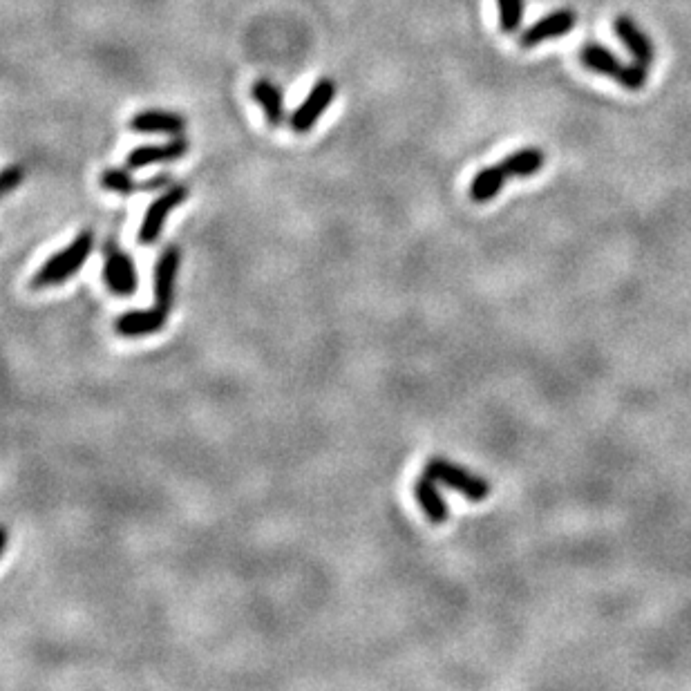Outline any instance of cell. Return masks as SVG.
I'll use <instances>...</instances> for the list:
<instances>
[{
	"label": "cell",
	"instance_id": "obj_1",
	"mask_svg": "<svg viewBox=\"0 0 691 691\" xmlns=\"http://www.w3.org/2000/svg\"><path fill=\"white\" fill-rule=\"evenodd\" d=\"M94 246V233L92 231H81L77 238H74L63 251L54 253L52 258H47L43 267L34 273L32 287L45 289V287H56L63 285L65 280L74 273H79L85 260L90 258Z\"/></svg>",
	"mask_w": 691,
	"mask_h": 691
},
{
	"label": "cell",
	"instance_id": "obj_2",
	"mask_svg": "<svg viewBox=\"0 0 691 691\" xmlns=\"http://www.w3.org/2000/svg\"><path fill=\"white\" fill-rule=\"evenodd\" d=\"M580 59L589 70L615 79L622 88H627V90L638 92L647 85V65H642V63L624 65L618 56L609 52L604 45L586 43L580 52Z\"/></svg>",
	"mask_w": 691,
	"mask_h": 691
},
{
	"label": "cell",
	"instance_id": "obj_3",
	"mask_svg": "<svg viewBox=\"0 0 691 691\" xmlns=\"http://www.w3.org/2000/svg\"><path fill=\"white\" fill-rule=\"evenodd\" d=\"M425 475H430L443 486L457 490L459 495L466 497L468 501H486L490 495V484L484 477H479L475 472L461 468L448 459H430L425 463Z\"/></svg>",
	"mask_w": 691,
	"mask_h": 691
},
{
	"label": "cell",
	"instance_id": "obj_4",
	"mask_svg": "<svg viewBox=\"0 0 691 691\" xmlns=\"http://www.w3.org/2000/svg\"><path fill=\"white\" fill-rule=\"evenodd\" d=\"M336 81L323 77L314 83V88L309 90V94L305 97V101L300 103V106L291 112L289 117V128L296 132V135H307V132L314 130L316 123L320 121V117L325 115L329 110L331 103L336 99Z\"/></svg>",
	"mask_w": 691,
	"mask_h": 691
},
{
	"label": "cell",
	"instance_id": "obj_5",
	"mask_svg": "<svg viewBox=\"0 0 691 691\" xmlns=\"http://www.w3.org/2000/svg\"><path fill=\"white\" fill-rule=\"evenodd\" d=\"M103 282L115 296H132L139 287L135 260L115 242L103 246Z\"/></svg>",
	"mask_w": 691,
	"mask_h": 691
},
{
	"label": "cell",
	"instance_id": "obj_6",
	"mask_svg": "<svg viewBox=\"0 0 691 691\" xmlns=\"http://www.w3.org/2000/svg\"><path fill=\"white\" fill-rule=\"evenodd\" d=\"M186 200H188V186L175 184V186L166 188V191L148 206L144 220H141V226H139V235H137L139 242L141 244H155L159 240V235H162V231H164L170 213H173L175 208L182 206Z\"/></svg>",
	"mask_w": 691,
	"mask_h": 691
},
{
	"label": "cell",
	"instance_id": "obj_7",
	"mask_svg": "<svg viewBox=\"0 0 691 691\" xmlns=\"http://www.w3.org/2000/svg\"><path fill=\"white\" fill-rule=\"evenodd\" d=\"M188 150H191V144H188V139L182 135L168 139L164 141V144L137 146L126 155V168L139 170V168L155 166V164L177 162V159H182Z\"/></svg>",
	"mask_w": 691,
	"mask_h": 691
},
{
	"label": "cell",
	"instance_id": "obj_8",
	"mask_svg": "<svg viewBox=\"0 0 691 691\" xmlns=\"http://www.w3.org/2000/svg\"><path fill=\"white\" fill-rule=\"evenodd\" d=\"M575 23L577 14L573 9H557V12L544 16L542 21L526 27V30L519 34V45H522L524 50H530V47H537L544 41L560 39V36H566L573 30Z\"/></svg>",
	"mask_w": 691,
	"mask_h": 691
},
{
	"label": "cell",
	"instance_id": "obj_9",
	"mask_svg": "<svg viewBox=\"0 0 691 691\" xmlns=\"http://www.w3.org/2000/svg\"><path fill=\"white\" fill-rule=\"evenodd\" d=\"M179 260H182V251L179 246L168 244L166 249L159 253L155 264V305L170 311L175 298V276L179 269Z\"/></svg>",
	"mask_w": 691,
	"mask_h": 691
},
{
	"label": "cell",
	"instance_id": "obj_10",
	"mask_svg": "<svg viewBox=\"0 0 691 691\" xmlns=\"http://www.w3.org/2000/svg\"><path fill=\"white\" fill-rule=\"evenodd\" d=\"M128 128L139 135H182L186 130V119L179 112L170 110H141L132 115Z\"/></svg>",
	"mask_w": 691,
	"mask_h": 691
},
{
	"label": "cell",
	"instance_id": "obj_11",
	"mask_svg": "<svg viewBox=\"0 0 691 691\" xmlns=\"http://www.w3.org/2000/svg\"><path fill=\"white\" fill-rule=\"evenodd\" d=\"M168 323V311L162 307L144 309V311H126L115 320V329L119 336L126 338H141L157 334L159 329H164Z\"/></svg>",
	"mask_w": 691,
	"mask_h": 691
},
{
	"label": "cell",
	"instance_id": "obj_12",
	"mask_svg": "<svg viewBox=\"0 0 691 691\" xmlns=\"http://www.w3.org/2000/svg\"><path fill=\"white\" fill-rule=\"evenodd\" d=\"M251 97L260 106L262 115H264V119H267L271 128H280L282 123H285V119H287L285 97H282V90L278 88L276 83L269 81V79L253 81Z\"/></svg>",
	"mask_w": 691,
	"mask_h": 691
},
{
	"label": "cell",
	"instance_id": "obj_13",
	"mask_svg": "<svg viewBox=\"0 0 691 691\" xmlns=\"http://www.w3.org/2000/svg\"><path fill=\"white\" fill-rule=\"evenodd\" d=\"M437 484L439 481H434L430 475H425L423 472V477L416 479V484H414V497L416 501H419L423 515L428 517L432 524H443V522H448L450 508L439 492Z\"/></svg>",
	"mask_w": 691,
	"mask_h": 691
},
{
	"label": "cell",
	"instance_id": "obj_14",
	"mask_svg": "<svg viewBox=\"0 0 691 691\" xmlns=\"http://www.w3.org/2000/svg\"><path fill=\"white\" fill-rule=\"evenodd\" d=\"M128 170L106 168L101 173V186L106 188V191H110V193H117V195L128 197V195L155 191V188H162V186L168 184V177H155V179H150V182H137V179L132 177Z\"/></svg>",
	"mask_w": 691,
	"mask_h": 691
},
{
	"label": "cell",
	"instance_id": "obj_15",
	"mask_svg": "<svg viewBox=\"0 0 691 691\" xmlns=\"http://www.w3.org/2000/svg\"><path fill=\"white\" fill-rule=\"evenodd\" d=\"M615 34H618V39L633 54V59L649 68L653 63V43L649 36L627 16H620L618 21H615Z\"/></svg>",
	"mask_w": 691,
	"mask_h": 691
},
{
	"label": "cell",
	"instance_id": "obj_16",
	"mask_svg": "<svg viewBox=\"0 0 691 691\" xmlns=\"http://www.w3.org/2000/svg\"><path fill=\"white\" fill-rule=\"evenodd\" d=\"M508 179L510 177L506 175V170L501 164L479 170L470 184V200L475 204H486L490 200H495V197L501 193V188L506 186Z\"/></svg>",
	"mask_w": 691,
	"mask_h": 691
},
{
	"label": "cell",
	"instance_id": "obj_17",
	"mask_svg": "<svg viewBox=\"0 0 691 691\" xmlns=\"http://www.w3.org/2000/svg\"><path fill=\"white\" fill-rule=\"evenodd\" d=\"M544 162H546L544 150L522 148V150H515L513 155H508L504 162H499V164L504 166L506 175L513 179V177H530L539 173V170L544 168Z\"/></svg>",
	"mask_w": 691,
	"mask_h": 691
},
{
	"label": "cell",
	"instance_id": "obj_18",
	"mask_svg": "<svg viewBox=\"0 0 691 691\" xmlns=\"http://www.w3.org/2000/svg\"><path fill=\"white\" fill-rule=\"evenodd\" d=\"M501 32L515 34L524 23V0H497Z\"/></svg>",
	"mask_w": 691,
	"mask_h": 691
},
{
	"label": "cell",
	"instance_id": "obj_19",
	"mask_svg": "<svg viewBox=\"0 0 691 691\" xmlns=\"http://www.w3.org/2000/svg\"><path fill=\"white\" fill-rule=\"evenodd\" d=\"M23 179H25V168L23 166H7L3 170V179H0V188H3V193L9 195L14 191V188L18 184H23Z\"/></svg>",
	"mask_w": 691,
	"mask_h": 691
}]
</instances>
